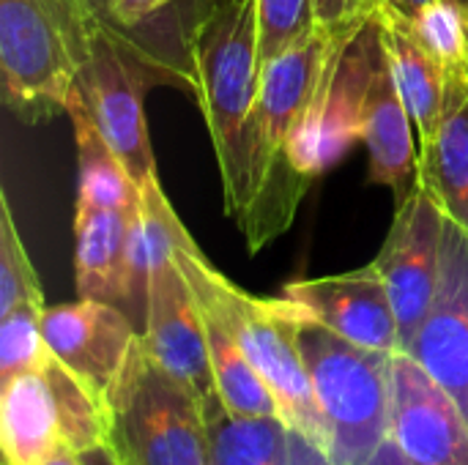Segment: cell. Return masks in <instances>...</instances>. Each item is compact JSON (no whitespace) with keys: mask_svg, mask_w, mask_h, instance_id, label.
I'll use <instances>...</instances> for the list:
<instances>
[{"mask_svg":"<svg viewBox=\"0 0 468 465\" xmlns=\"http://www.w3.org/2000/svg\"><path fill=\"white\" fill-rule=\"evenodd\" d=\"M359 33L318 27L263 66L250 126V200L236 222L252 255L293 225L313 178L324 170L321 140L329 93L343 55Z\"/></svg>","mask_w":468,"mask_h":465,"instance_id":"1","label":"cell"},{"mask_svg":"<svg viewBox=\"0 0 468 465\" xmlns=\"http://www.w3.org/2000/svg\"><path fill=\"white\" fill-rule=\"evenodd\" d=\"M186 47L225 214L239 222L250 200V126L263 74L255 0H197L186 14Z\"/></svg>","mask_w":468,"mask_h":465,"instance_id":"2","label":"cell"},{"mask_svg":"<svg viewBox=\"0 0 468 465\" xmlns=\"http://www.w3.org/2000/svg\"><path fill=\"white\" fill-rule=\"evenodd\" d=\"M176 263L189 280L195 299L206 304L228 326L247 362L271 389L282 419L307 444L329 458V430L324 425L313 381L299 348V326L304 310L291 299H261L230 282L200 252L195 238L176 249Z\"/></svg>","mask_w":468,"mask_h":465,"instance_id":"3","label":"cell"},{"mask_svg":"<svg viewBox=\"0 0 468 465\" xmlns=\"http://www.w3.org/2000/svg\"><path fill=\"white\" fill-rule=\"evenodd\" d=\"M96 30L82 0H0L5 107L25 123L66 112Z\"/></svg>","mask_w":468,"mask_h":465,"instance_id":"4","label":"cell"},{"mask_svg":"<svg viewBox=\"0 0 468 465\" xmlns=\"http://www.w3.org/2000/svg\"><path fill=\"white\" fill-rule=\"evenodd\" d=\"M140 33L143 27L96 30L74 88L137 186L156 173V156L145 123L148 88L156 82H178L195 90L192 69L173 60L167 49L148 44Z\"/></svg>","mask_w":468,"mask_h":465,"instance_id":"5","label":"cell"},{"mask_svg":"<svg viewBox=\"0 0 468 465\" xmlns=\"http://www.w3.org/2000/svg\"><path fill=\"white\" fill-rule=\"evenodd\" d=\"M299 348L329 430V460L365 465L389 439L392 356L356 345L304 312Z\"/></svg>","mask_w":468,"mask_h":465,"instance_id":"6","label":"cell"},{"mask_svg":"<svg viewBox=\"0 0 468 465\" xmlns=\"http://www.w3.org/2000/svg\"><path fill=\"white\" fill-rule=\"evenodd\" d=\"M104 430L118 465H208L200 400L154 359L143 334L107 397Z\"/></svg>","mask_w":468,"mask_h":465,"instance_id":"7","label":"cell"},{"mask_svg":"<svg viewBox=\"0 0 468 465\" xmlns=\"http://www.w3.org/2000/svg\"><path fill=\"white\" fill-rule=\"evenodd\" d=\"M444 236L447 217L441 206L417 184L414 192L398 203L384 247L373 258L398 318L400 351L411 348L431 312L441 274Z\"/></svg>","mask_w":468,"mask_h":465,"instance_id":"8","label":"cell"},{"mask_svg":"<svg viewBox=\"0 0 468 465\" xmlns=\"http://www.w3.org/2000/svg\"><path fill=\"white\" fill-rule=\"evenodd\" d=\"M354 134L367 145L370 181L406 200L420 184V140L400 88L392 77L378 19L365 30V60L354 107Z\"/></svg>","mask_w":468,"mask_h":465,"instance_id":"9","label":"cell"},{"mask_svg":"<svg viewBox=\"0 0 468 465\" xmlns=\"http://www.w3.org/2000/svg\"><path fill=\"white\" fill-rule=\"evenodd\" d=\"M389 441L417 465H468V417L406 351L392 356Z\"/></svg>","mask_w":468,"mask_h":465,"instance_id":"10","label":"cell"},{"mask_svg":"<svg viewBox=\"0 0 468 465\" xmlns=\"http://www.w3.org/2000/svg\"><path fill=\"white\" fill-rule=\"evenodd\" d=\"M49 354L107 408V397L140 337L134 321L110 301L77 299L44 310Z\"/></svg>","mask_w":468,"mask_h":465,"instance_id":"11","label":"cell"},{"mask_svg":"<svg viewBox=\"0 0 468 465\" xmlns=\"http://www.w3.org/2000/svg\"><path fill=\"white\" fill-rule=\"evenodd\" d=\"M143 340L154 359L195 392L200 406L219 397L211 373L203 312L189 280L176 263V255L159 263L151 274Z\"/></svg>","mask_w":468,"mask_h":465,"instance_id":"12","label":"cell"},{"mask_svg":"<svg viewBox=\"0 0 468 465\" xmlns=\"http://www.w3.org/2000/svg\"><path fill=\"white\" fill-rule=\"evenodd\" d=\"M282 296L299 304L310 318L356 345L387 354L400 351L398 318L389 301L387 282L376 263L332 277L288 282L282 288Z\"/></svg>","mask_w":468,"mask_h":465,"instance_id":"13","label":"cell"},{"mask_svg":"<svg viewBox=\"0 0 468 465\" xmlns=\"http://www.w3.org/2000/svg\"><path fill=\"white\" fill-rule=\"evenodd\" d=\"M406 354L447 386L468 417V236L450 219L439 288L431 312Z\"/></svg>","mask_w":468,"mask_h":465,"instance_id":"14","label":"cell"},{"mask_svg":"<svg viewBox=\"0 0 468 465\" xmlns=\"http://www.w3.org/2000/svg\"><path fill=\"white\" fill-rule=\"evenodd\" d=\"M192 238L181 217L170 206L159 173L140 184V206L129 214L126 227V266H123V299L121 310L134 321L137 332L145 329L148 285L159 263L176 255V249Z\"/></svg>","mask_w":468,"mask_h":465,"instance_id":"15","label":"cell"},{"mask_svg":"<svg viewBox=\"0 0 468 465\" xmlns=\"http://www.w3.org/2000/svg\"><path fill=\"white\" fill-rule=\"evenodd\" d=\"M420 186L468 236V60L447 69V101L433 145L420 153Z\"/></svg>","mask_w":468,"mask_h":465,"instance_id":"16","label":"cell"},{"mask_svg":"<svg viewBox=\"0 0 468 465\" xmlns=\"http://www.w3.org/2000/svg\"><path fill=\"white\" fill-rule=\"evenodd\" d=\"M376 19H378V33H381V44L389 60L392 77L400 88V96L417 129L420 153H425L433 145L441 115H444L447 69L422 49V44L411 33L409 19L389 11L387 5L378 8Z\"/></svg>","mask_w":468,"mask_h":465,"instance_id":"17","label":"cell"},{"mask_svg":"<svg viewBox=\"0 0 468 465\" xmlns=\"http://www.w3.org/2000/svg\"><path fill=\"white\" fill-rule=\"evenodd\" d=\"M60 444L58 406L44 367L0 381L3 465H41Z\"/></svg>","mask_w":468,"mask_h":465,"instance_id":"18","label":"cell"},{"mask_svg":"<svg viewBox=\"0 0 468 465\" xmlns=\"http://www.w3.org/2000/svg\"><path fill=\"white\" fill-rule=\"evenodd\" d=\"M129 214L110 208L74 211V285L77 299H96L121 307L126 266Z\"/></svg>","mask_w":468,"mask_h":465,"instance_id":"19","label":"cell"},{"mask_svg":"<svg viewBox=\"0 0 468 465\" xmlns=\"http://www.w3.org/2000/svg\"><path fill=\"white\" fill-rule=\"evenodd\" d=\"M77 143V206L132 214L140 206V186L121 156L101 137L77 90L66 104Z\"/></svg>","mask_w":468,"mask_h":465,"instance_id":"20","label":"cell"},{"mask_svg":"<svg viewBox=\"0 0 468 465\" xmlns=\"http://www.w3.org/2000/svg\"><path fill=\"white\" fill-rule=\"evenodd\" d=\"M208 465H293V430L282 417H239L219 397L203 403Z\"/></svg>","mask_w":468,"mask_h":465,"instance_id":"21","label":"cell"},{"mask_svg":"<svg viewBox=\"0 0 468 465\" xmlns=\"http://www.w3.org/2000/svg\"><path fill=\"white\" fill-rule=\"evenodd\" d=\"M44 373L49 378L55 406H58L60 441L80 455L107 447L104 408L96 403V397L55 356L44 365Z\"/></svg>","mask_w":468,"mask_h":465,"instance_id":"22","label":"cell"},{"mask_svg":"<svg viewBox=\"0 0 468 465\" xmlns=\"http://www.w3.org/2000/svg\"><path fill=\"white\" fill-rule=\"evenodd\" d=\"M19 304H44V288L22 244L8 195H0V315Z\"/></svg>","mask_w":468,"mask_h":465,"instance_id":"23","label":"cell"},{"mask_svg":"<svg viewBox=\"0 0 468 465\" xmlns=\"http://www.w3.org/2000/svg\"><path fill=\"white\" fill-rule=\"evenodd\" d=\"M44 310L47 304H19L0 315V381L41 370L52 359L41 329Z\"/></svg>","mask_w":468,"mask_h":465,"instance_id":"24","label":"cell"},{"mask_svg":"<svg viewBox=\"0 0 468 465\" xmlns=\"http://www.w3.org/2000/svg\"><path fill=\"white\" fill-rule=\"evenodd\" d=\"M261 63H271L318 30L315 0H255Z\"/></svg>","mask_w":468,"mask_h":465,"instance_id":"25","label":"cell"},{"mask_svg":"<svg viewBox=\"0 0 468 465\" xmlns=\"http://www.w3.org/2000/svg\"><path fill=\"white\" fill-rule=\"evenodd\" d=\"M381 5V0H315L318 27L326 33H359L376 19Z\"/></svg>","mask_w":468,"mask_h":465,"instance_id":"26","label":"cell"},{"mask_svg":"<svg viewBox=\"0 0 468 465\" xmlns=\"http://www.w3.org/2000/svg\"><path fill=\"white\" fill-rule=\"evenodd\" d=\"M173 3L176 0H112V16L121 27L137 30L170 11Z\"/></svg>","mask_w":468,"mask_h":465,"instance_id":"27","label":"cell"},{"mask_svg":"<svg viewBox=\"0 0 468 465\" xmlns=\"http://www.w3.org/2000/svg\"><path fill=\"white\" fill-rule=\"evenodd\" d=\"M85 11L90 14L93 25L99 30H112V27H121L112 16V0H82Z\"/></svg>","mask_w":468,"mask_h":465,"instance_id":"28","label":"cell"},{"mask_svg":"<svg viewBox=\"0 0 468 465\" xmlns=\"http://www.w3.org/2000/svg\"><path fill=\"white\" fill-rule=\"evenodd\" d=\"M293 465H335L321 449L307 444L299 433H293Z\"/></svg>","mask_w":468,"mask_h":465,"instance_id":"29","label":"cell"},{"mask_svg":"<svg viewBox=\"0 0 468 465\" xmlns=\"http://www.w3.org/2000/svg\"><path fill=\"white\" fill-rule=\"evenodd\" d=\"M365 465H417V463H411V460H409V458H406V455H403V452H400V449L387 439V441L381 444V449H378V452H376V455H373V458H370Z\"/></svg>","mask_w":468,"mask_h":465,"instance_id":"30","label":"cell"},{"mask_svg":"<svg viewBox=\"0 0 468 465\" xmlns=\"http://www.w3.org/2000/svg\"><path fill=\"white\" fill-rule=\"evenodd\" d=\"M389 11H395V14H400L403 19H414L417 14H420V8L422 5H428L431 0H381ZM458 3H463L468 8V0H458Z\"/></svg>","mask_w":468,"mask_h":465,"instance_id":"31","label":"cell"},{"mask_svg":"<svg viewBox=\"0 0 468 465\" xmlns=\"http://www.w3.org/2000/svg\"><path fill=\"white\" fill-rule=\"evenodd\" d=\"M41 465H85L82 463V455L80 452H74L71 447H66V444H60L47 460Z\"/></svg>","mask_w":468,"mask_h":465,"instance_id":"32","label":"cell"},{"mask_svg":"<svg viewBox=\"0 0 468 465\" xmlns=\"http://www.w3.org/2000/svg\"><path fill=\"white\" fill-rule=\"evenodd\" d=\"M82 463L85 465H118V460L112 458V452H110L107 447H99V449L82 452Z\"/></svg>","mask_w":468,"mask_h":465,"instance_id":"33","label":"cell"}]
</instances>
